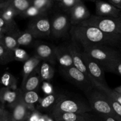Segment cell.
<instances>
[{
	"mask_svg": "<svg viewBox=\"0 0 121 121\" xmlns=\"http://www.w3.org/2000/svg\"><path fill=\"white\" fill-rule=\"evenodd\" d=\"M38 72L41 80L50 81L54 75V69L49 63L42 61L38 67Z\"/></svg>",
	"mask_w": 121,
	"mask_h": 121,
	"instance_id": "22",
	"label": "cell"
},
{
	"mask_svg": "<svg viewBox=\"0 0 121 121\" xmlns=\"http://www.w3.org/2000/svg\"></svg>",
	"mask_w": 121,
	"mask_h": 121,
	"instance_id": "49",
	"label": "cell"
},
{
	"mask_svg": "<svg viewBox=\"0 0 121 121\" xmlns=\"http://www.w3.org/2000/svg\"><path fill=\"white\" fill-rule=\"evenodd\" d=\"M27 30L36 38L46 37L51 34L50 21L47 14L31 18Z\"/></svg>",
	"mask_w": 121,
	"mask_h": 121,
	"instance_id": "9",
	"label": "cell"
},
{
	"mask_svg": "<svg viewBox=\"0 0 121 121\" xmlns=\"http://www.w3.org/2000/svg\"><path fill=\"white\" fill-rule=\"evenodd\" d=\"M41 81L37 67V69L27 78L24 82L21 84V90L22 92L35 91L39 87Z\"/></svg>",
	"mask_w": 121,
	"mask_h": 121,
	"instance_id": "20",
	"label": "cell"
},
{
	"mask_svg": "<svg viewBox=\"0 0 121 121\" xmlns=\"http://www.w3.org/2000/svg\"><path fill=\"white\" fill-rule=\"evenodd\" d=\"M54 1H55V2H59V1H61V0H54Z\"/></svg>",
	"mask_w": 121,
	"mask_h": 121,
	"instance_id": "47",
	"label": "cell"
},
{
	"mask_svg": "<svg viewBox=\"0 0 121 121\" xmlns=\"http://www.w3.org/2000/svg\"><path fill=\"white\" fill-rule=\"evenodd\" d=\"M0 28L6 30L11 33H17L20 31L18 26L15 21L14 22H8L5 20L0 15Z\"/></svg>",
	"mask_w": 121,
	"mask_h": 121,
	"instance_id": "29",
	"label": "cell"
},
{
	"mask_svg": "<svg viewBox=\"0 0 121 121\" xmlns=\"http://www.w3.org/2000/svg\"><path fill=\"white\" fill-rule=\"evenodd\" d=\"M115 119H117V121H121V118H120V117H118V116L116 117Z\"/></svg>",
	"mask_w": 121,
	"mask_h": 121,
	"instance_id": "44",
	"label": "cell"
},
{
	"mask_svg": "<svg viewBox=\"0 0 121 121\" xmlns=\"http://www.w3.org/2000/svg\"><path fill=\"white\" fill-rule=\"evenodd\" d=\"M5 111H6V110L5 109H3L2 108H1V106H0V115L4 113L5 112Z\"/></svg>",
	"mask_w": 121,
	"mask_h": 121,
	"instance_id": "42",
	"label": "cell"
},
{
	"mask_svg": "<svg viewBox=\"0 0 121 121\" xmlns=\"http://www.w3.org/2000/svg\"><path fill=\"white\" fill-rule=\"evenodd\" d=\"M47 14V13L40 10L38 8H37L36 7H34V6L31 5L24 13L21 14V16L24 18H33L37 17L40 16V15H44V14Z\"/></svg>",
	"mask_w": 121,
	"mask_h": 121,
	"instance_id": "30",
	"label": "cell"
},
{
	"mask_svg": "<svg viewBox=\"0 0 121 121\" xmlns=\"http://www.w3.org/2000/svg\"><path fill=\"white\" fill-rule=\"evenodd\" d=\"M119 48H120V49L121 50V46H120V47H119Z\"/></svg>",
	"mask_w": 121,
	"mask_h": 121,
	"instance_id": "48",
	"label": "cell"
},
{
	"mask_svg": "<svg viewBox=\"0 0 121 121\" xmlns=\"http://www.w3.org/2000/svg\"><path fill=\"white\" fill-rule=\"evenodd\" d=\"M113 91H115L116 92H117V93H119V94L121 95V85L120 86H118V87H115V88L114 89H113Z\"/></svg>",
	"mask_w": 121,
	"mask_h": 121,
	"instance_id": "41",
	"label": "cell"
},
{
	"mask_svg": "<svg viewBox=\"0 0 121 121\" xmlns=\"http://www.w3.org/2000/svg\"><path fill=\"white\" fill-rule=\"evenodd\" d=\"M4 35V34H0V43H1V39H2Z\"/></svg>",
	"mask_w": 121,
	"mask_h": 121,
	"instance_id": "45",
	"label": "cell"
},
{
	"mask_svg": "<svg viewBox=\"0 0 121 121\" xmlns=\"http://www.w3.org/2000/svg\"><path fill=\"white\" fill-rule=\"evenodd\" d=\"M55 121H97L98 115L92 112L86 113H62L52 115Z\"/></svg>",
	"mask_w": 121,
	"mask_h": 121,
	"instance_id": "13",
	"label": "cell"
},
{
	"mask_svg": "<svg viewBox=\"0 0 121 121\" xmlns=\"http://www.w3.org/2000/svg\"><path fill=\"white\" fill-rule=\"evenodd\" d=\"M92 109L88 104L66 97L59 100L51 112L52 115L62 113H86L91 112Z\"/></svg>",
	"mask_w": 121,
	"mask_h": 121,
	"instance_id": "6",
	"label": "cell"
},
{
	"mask_svg": "<svg viewBox=\"0 0 121 121\" xmlns=\"http://www.w3.org/2000/svg\"><path fill=\"white\" fill-rule=\"evenodd\" d=\"M106 72L115 73L121 76V57L113 61L108 67Z\"/></svg>",
	"mask_w": 121,
	"mask_h": 121,
	"instance_id": "34",
	"label": "cell"
},
{
	"mask_svg": "<svg viewBox=\"0 0 121 121\" xmlns=\"http://www.w3.org/2000/svg\"><path fill=\"white\" fill-rule=\"evenodd\" d=\"M12 110L13 112L10 114L11 121H27L32 112L24 105L22 98L18 104Z\"/></svg>",
	"mask_w": 121,
	"mask_h": 121,
	"instance_id": "18",
	"label": "cell"
},
{
	"mask_svg": "<svg viewBox=\"0 0 121 121\" xmlns=\"http://www.w3.org/2000/svg\"><path fill=\"white\" fill-rule=\"evenodd\" d=\"M56 61L60 67L67 68L73 66L71 55L67 45H60L54 47Z\"/></svg>",
	"mask_w": 121,
	"mask_h": 121,
	"instance_id": "15",
	"label": "cell"
},
{
	"mask_svg": "<svg viewBox=\"0 0 121 121\" xmlns=\"http://www.w3.org/2000/svg\"><path fill=\"white\" fill-rule=\"evenodd\" d=\"M79 1H83V0H79Z\"/></svg>",
	"mask_w": 121,
	"mask_h": 121,
	"instance_id": "50",
	"label": "cell"
},
{
	"mask_svg": "<svg viewBox=\"0 0 121 121\" xmlns=\"http://www.w3.org/2000/svg\"><path fill=\"white\" fill-rule=\"evenodd\" d=\"M92 112L98 116L117 117L112 109L108 97L101 90L93 87L85 92Z\"/></svg>",
	"mask_w": 121,
	"mask_h": 121,
	"instance_id": "2",
	"label": "cell"
},
{
	"mask_svg": "<svg viewBox=\"0 0 121 121\" xmlns=\"http://www.w3.org/2000/svg\"><path fill=\"white\" fill-rule=\"evenodd\" d=\"M65 95L60 93H52L41 98L37 105V109L41 111H51L56 106L58 102L65 97Z\"/></svg>",
	"mask_w": 121,
	"mask_h": 121,
	"instance_id": "17",
	"label": "cell"
},
{
	"mask_svg": "<svg viewBox=\"0 0 121 121\" xmlns=\"http://www.w3.org/2000/svg\"><path fill=\"white\" fill-rule=\"evenodd\" d=\"M82 23L96 27L102 31L108 34L121 35V16L104 17L92 15Z\"/></svg>",
	"mask_w": 121,
	"mask_h": 121,
	"instance_id": "4",
	"label": "cell"
},
{
	"mask_svg": "<svg viewBox=\"0 0 121 121\" xmlns=\"http://www.w3.org/2000/svg\"><path fill=\"white\" fill-rule=\"evenodd\" d=\"M5 3L21 15L31 5V0H8Z\"/></svg>",
	"mask_w": 121,
	"mask_h": 121,
	"instance_id": "23",
	"label": "cell"
},
{
	"mask_svg": "<svg viewBox=\"0 0 121 121\" xmlns=\"http://www.w3.org/2000/svg\"><path fill=\"white\" fill-rule=\"evenodd\" d=\"M78 1H79V0H61L58 2V3L60 8L65 13L68 14Z\"/></svg>",
	"mask_w": 121,
	"mask_h": 121,
	"instance_id": "32",
	"label": "cell"
},
{
	"mask_svg": "<svg viewBox=\"0 0 121 121\" xmlns=\"http://www.w3.org/2000/svg\"><path fill=\"white\" fill-rule=\"evenodd\" d=\"M87 1H91V2H95L96 1H98V0H87Z\"/></svg>",
	"mask_w": 121,
	"mask_h": 121,
	"instance_id": "46",
	"label": "cell"
},
{
	"mask_svg": "<svg viewBox=\"0 0 121 121\" xmlns=\"http://www.w3.org/2000/svg\"><path fill=\"white\" fill-rule=\"evenodd\" d=\"M9 33H11L6 30L3 29V28H0V34H9Z\"/></svg>",
	"mask_w": 121,
	"mask_h": 121,
	"instance_id": "40",
	"label": "cell"
},
{
	"mask_svg": "<svg viewBox=\"0 0 121 121\" xmlns=\"http://www.w3.org/2000/svg\"><path fill=\"white\" fill-rule=\"evenodd\" d=\"M54 2V0H31V5L47 13L53 8Z\"/></svg>",
	"mask_w": 121,
	"mask_h": 121,
	"instance_id": "28",
	"label": "cell"
},
{
	"mask_svg": "<svg viewBox=\"0 0 121 121\" xmlns=\"http://www.w3.org/2000/svg\"><path fill=\"white\" fill-rule=\"evenodd\" d=\"M60 72L66 79L80 89L86 92L95 87L89 79L74 66L67 68L60 67Z\"/></svg>",
	"mask_w": 121,
	"mask_h": 121,
	"instance_id": "7",
	"label": "cell"
},
{
	"mask_svg": "<svg viewBox=\"0 0 121 121\" xmlns=\"http://www.w3.org/2000/svg\"><path fill=\"white\" fill-rule=\"evenodd\" d=\"M19 32L4 34L1 39V43L9 50L13 52L15 50V49L20 47L17 40V35Z\"/></svg>",
	"mask_w": 121,
	"mask_h": 121,
	"instance_id": "24",
	"label": "cell"
},
{
	"mask_svg": "<svg viewBox=\"0 0 121 121\" xmlns=\"http://www.w3.org/2000/svg\"><path fill=\"white\" fill-rule=\"evenodd\" d=\"M96 15L104 17H118L121 16V10L111 4L102 0L95 2Z\"/></svg>",
	"mask_w": 121,
	"mask_h": 121,
	"instance_id": "14",
	"label": "cell"
},
{
	"mask_svg": "<svg viewBox=\"0 0 121 121\" xmlns=\"http://www.w3.org/2000/svg\"><path fill=\"white\" fill-rule=\"evenodd\" d=\"M42 60L34 55L30 57L26 61L24 62L22 67V80L21 84L23 83L27 78L37 69Z\"/></svg>",
	"mask_w": 121,
	"mask_h": 121,
	"instance_id": "19",
	"label": "cell"
},
{
	"mask_svg": "<svg viewBox=\"0 0 121 121\" xmlns=\"http://www.w3.org/2000/svg\"><path fill=\"white\" fill-rule=\"evenodd\" d=\"M98 89L101 90L102 92H104L108 97L111 98V99H113L114 100L117 101L121 105V95L117 93L113 89H111L109 87H99Z\"/></svg>",
	"mask_w": 121,
	"mask_h": 121,
	"instance_id": "31",
	"label": "cell"
},
{
	"mask_svg": "<svg viewBox=\"0 0 121 121\" xmlns=\"http://www.w3.org/2000/svg\"><path fill=\"white\" fill-rule=\"evenodd\" d=\"M110 3L121 10V0H109Z\"/></svg>",
	"mask_w": 121,
	"mask_h": 121,
	"instance_id": "39",
	"label": "cell"
},
{
	"mask_svg": "<svg viewBox=\"0 0 121 121\" xmlns=\"http://www.w3.org/2000/svg\"><path fill=\"white\" fill-rule=\"evenodd\" d=\"M0 105H1V103H0Z\"/></svg>",
	"mask_w": 121,
	"mask_h": 121,
	"instance_id": "51",
	"label": "cell"
},
{
	"mask_svg": "<svg viewBox=\"0 0 121 121\" xmlns=\"http://www.w3.org/2000/svg\"><path fill=\"white\" fill-rule=\"evenodd\" d=\"M97 121H117V119L113 117L110 116H98Z\"/></svg>",
	"mask_w": 121,
	"mask_h": 121,
	"instance_id": "37",
	"label": "cell"
},
{
	"mask_svg": "<svg viewBox=\"0 0 121 121\" xmlns=\"http://www.w3.org/2000/svg\"><path fill=\"white\" fill-rule=\"evenodd\" d=\"M108 99L113 112L118 117L121 118V105L113 99H111L109 97H108Z\"/></svg>",
	"mask_w": 121,
	"mask_h": 121,
	"instance_id": "35",
	"label": "cell"
},
{
	"mask_svg": "<svg viewBox=\"0 0 121 121\" xmlns=\"http://www.w3.org/2000/svg\"><path fill=\"white\" fill-rule=\"evenodd\" d=\"M83 52L99 63L105 72L110 65L121 57V53L114 47L106 46H89L83 47Z\"/></svg>",
	"mask_w": 121,
	"mask_h": 121,
	"instance_id": "3",
	"label": "cell"
},
{
	"mask_svg": "<svg viewBox=\"0 0 121 121\" xmlns=\"http://www.w3.org/2000/svg\"><path fill=\"white\" fill-rule=\"evenodd\" d=\"M82 56L91 80L95 87H109L105 79V70L102 66L83 51Z\"/></svg>",
	"mask_w": 121,
	"mask_h": 121,
	"instance_id": "5",
	"label": "cell"
},
{
	"mask_svg": "<svg viewBox=\"0 0 121 121\" xmlns=\"http://www.w3.org/2000/svg\"><path fill=\"white\" fill-rule=\"evenodd\" d=\"M39 119H40V115L39 112H37L36 110H35L31 112L27 121H39Z\"/></svg>",
	"mask_w": 121,
	"mask_h": 121,
	"instance_id": "36",
	"label": "cell"
},
{
	"mask_svg": "<svg viewBox=\"0 0 121 121\" xmlns=\"http://www.w3.org/2000/svg\"><path fill=\"white\" fill-rule=\"evenodd\" d=\"M72 41L82 46H106L120 47L121 35L105 33L95 26L80 23L72 26L70 30Z\"/></svg>",
	"mask_w": 121,
	"mask_h": 121,
	"instance_id": "1",
	"label": "cell"
},
{
	"mask_svg": "<svg viewBox=\"0 0 121 121\" xmlns=\"http://www.w3.org/2000/svg\"><path fill=\"white\" fill-rule=\"evenodd\" d=\"M34 39L35 37L33 33L27 29L23 31H20L17 35V40L19 47L29 46L33 42Z\"/></svg>",
	"mask_w": 121,
	"mask_h": 121,
	"instance_id": "25",
	"label": "cell"
},
{
	"mask_svg": "<svg viewBox=\"0 0 121 121\" xmlns=\"http://www.w3.org/2000/svg\"><path fill=\"white\" fill-rule=\"evenodd\" d=\"M71 26H76L86 21L91 17V13L83 1H79L69 12Z\"/></svg>",
	"mask_w": 121,
	"mask_h": 121,
	"instance_id": "11",
	"label": "cell"
},
{
	"mask_svg": "<svg viewBox=\"0 0 121 121\" xmlns=\"http://www.w3.org/2000/svg\"><path fill=\"white\" fill-rule=\"evenodd\" d=\"M14 61V53L0 43V65H7Z\"/></svg>",
	"mask_w": 121,
	"mask_h": 121,
	"instance_id": "27",
	"label": "cell"
},
{
	"mask_svg": "<svg viewBox=\"0 0 121 121\" xmlns=\"http://www.w3.org/2000/svg\"><path fill=\"white\" fill-rule=\"evenodd\" d=\"M0 82L3 87L9 88L12 90L17 89V80L14 75L9 72H5L2 75L0 80Z\"/></svg>",
	"mask_w": 121,
	"mask_h": 121,
	"instance_id": "26",
	"label": "cell"
},
{
	"mask_svg": "<svg viewBox=\"0 0 121 121\" xmlns=\"http://www.w3.org/2000/svg\"><path fill=\"white\" fill-rule=\"evenodd\" d=\"M22 92L21 89L12 90L2 87L0 89V103L2 108L5 105L10 109H13L21 100Z\"/></svg>",
	"mask_w": 121,
	"mask_h": 121,
	"instance_id": "10",
	"label": "cell"
},
{
	"mask_svg": "<svg viewBox=\"0 0 121 121\" xmlns=\"http://www.w3.org/2000/svg\"><path fill=\"white\" fill-rule=\"evenodd\" d=\"M35 56L42 61L49 63L51 65L56 63L54 47L47 44L39 43L35 46Z\"/></svg>",
	"mask_w": 121,
	"mask_h": 121,
	"instance_id": "16",
	"label": "cell"
},
{
	"mask_svg": "<svg viewBox=\"0 0 121 121\" xmlns=\"http://www.w3.org/2000/svg\"><path fill=\"white\" fill-rule=\"evenodd\" d=\"M50 21L51 34L54 38L60 39L66 36L71 28L68 14L66 13H56L52 17Z\"/></svg>",
	"mask_w": 121,
	"mask_h": 121,
	"instance_id": "8",
	"label": "cell"
},
{
	"mask_svg": "<svg viewBox=\"0 0 121 121\" xmlns=\"http://www.w3.org/2000/svg\"><path fill=\"white\" fill-rule=\"evenodd\" d=\"M67 46H68L70 54L72 57L73 66L79 70L80 72L83 73L91 80L87 69L83 61V51L80 50L79 44L72 41V42L69 44L67 45Z\"/></svg>",
	"mask_w": 121,
	"mask_h": 121,
	"instance_id": "12",
	"label": "cell"
},
{
	"mask_svg": "<svg viewBox=\"0 0 121 121\" xmlns=\"http://www.w3.org/2000/svg\"><path fill=\"white\" fill-rule=\"evenodd\" d=\"M40 97L36 91L22 92V100L27 108L31 112L35 111V106L40 100Z\"/></svg>",
	"mask_w": 121,
	"mask_h": 121,
	"instance_id": "21",
	"label": "cell"
},
{
	"mask_svg": "<svg viewBox=\"0 0 121 121\" xmlns=\"http://www.w3.org/2000/svg\"><path fill=\"white\" fill-rule=\"evenodd\" d=\"M14 60L21 62H24L30 58V56L24 50L21 49L20 47L13 51Z\"/></svg>",
	"mask_w": 121,
	"mask_h": 121,
	"instance_id": "33",
	"label": "cell"
},
{
	"mask_svg": "<svg viewBox=\"0 0 121 121\" xmlns=\"http://www.w3.org/2000/svg\"><path fill=\"white\" fill-rule=\"evenodd\" d=\"M7 1H8V0H0V4H1L4 3V2H7Z\"/></svg>",
	"mask_w": 121,
	"mask_h": 121,
	"instance_id": "43",
	"label": "cell"
},
{
	"mask_svg": "<svg viewBox=\"0 0 121 121\" xmlns=\"http://www.w3.org/2000/svg\"><path fill=\"white\" fill-rule=\"evenodd\" d=\"M0 121H11L10 114L7 111H6L2 114L0 115Z\"/></svg>",
	"mask_w": 121,
	"mask_h": 121,
	"instance_id": "38",
	"label": "cell"
}]
</instances>
